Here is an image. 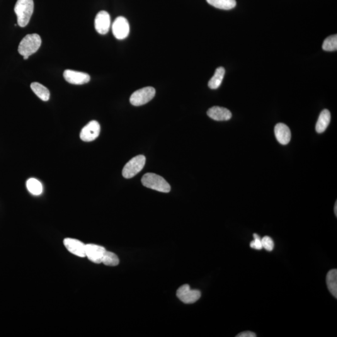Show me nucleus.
<instances>
[{
	"label": "nucleus",
	"instance_id": "obj_1",
	"mask_svg": "<svg viewBox=\"0 0 337 337\" xmlns=\"http://www.w3.org/2000/svg\"><path fill=\"white\" fill-rule=\"evenodd\" d=\"M17 22L20 27H25L30 22L34 11L33 0H17L14 8Z\"/></svg>",
	"mask_w": 337,
	"mask_h": 337
},
{
	"label": "nucleus",
	"instance_id": "obj_2",
	"mask_svg": "<svg viewBox=\"0 0 337 337\" xmlns=\"http://www.w3.org/2000/svg\"><path fill=\"white\" fill-rule=\"evenodd\" d=\"M142 185L159 192L167 193L171 191V186L162 178L154 173H146L142 176Z\"/></svg>",
	"mask_w": 337,
	"mask_h": 337
},
{
	"label": "nucleus",
	"instance_id": "obj_3",
	"mask_svg": "<svg viewBox=\"0 0 337 337\" xmlns=\"http://www.w3.org/2000/svg\"><path fill=\"white\" fill-rule=\"evenodd\" d=\"M41 45L40 36L36 33L30 34L25 36L19 43L18 52L23 57L24 56L30 57L37 52Z\"/></svg>",
	"mask_w": 337,
	"mask_h": 337
},
{
	"label": "nucleus",
	"instance_id": "obj_4",
	"mask_svg": "<svg viewBox=\"0 0 337 337\" xmlns=\"http://www.w3.org/2000/svg\"><path fill=\"white\" fill-rule=\"evenodd\" d=\"M145 163V157L143 155L133 157L124 167L123 176L126 179H130L136 175L142 170Z\"/></svg>",
	"mask_w": 337,
	"mask_h": 337
},
{
	"label": "nucleus",
	"instance_id": "obj_5",
	"mask_svg": "<svg viewBox=\"0 0 337 337\" xmlns=\"http://www.w3.org/2000/svg\"><path fill=\"white\" fill-rule=\"evenodd\" d=\"M156 90L152 87H145L133 93L130 98V103L133 106H140L149 103L154 98Z\"/></svg>",
	"mask_w": 337,
	"mask_h": 337
},
{
	"label": "nucleus",
	"instance_id": "obj_6",
	"mask_svg": "<svg viewBox=\"0 0 337 337\" xmlns=\"http://www.w3.org/2000/svg\"><path fill=\"white\" fill-rule=\"evenodd\" d=\"M177 297L186 304H192L200 300L201 292L198 290L191 289L188 284L183 285L177 291Z\"/></svg>",
	"mask_w": 337,
	"mask_h": 337
},
{
	"label": "nucleus",
	"instance_id": "obj_7",
	"mask_svg": "<svg viewBox=\"0 0 337 337\" xmlns=\"http://www.w3.org/2000/svg\"><path fill=\"white\" fill-rule=\"evenodd\" d=\"M114 36L118 40H124L129 35L130 28L127 19L123 16H119L114 21L112 25Z\"/></svg>",
	"mask_w": 337,
	"mask_h": 337
},
{
	"label": "nucleus",
	"instance_id": "obj_8",
	"mask_svg": "<svg viewBox=\"0 0 337 337\" xmlns=\"http://www.w3.org/2000/svg\"><path fill=\"white\" fill-rule=\"evenodd\" d=\"M100 125L98 121H91L82 128L80 133V138L84 142H91L99 136Z\"/></svg>",
	"mask_w": 337,
	"mask_h": 337
},
{
	"label": "nucleus",
	"instance_id": "obj_9",
	"mask_svg": "<svg viewBox=\"0 0 337 337\" xmlns=\"http://www.w3.org/2000/svg\"><path fill=\"white\" fill-rule=\"evenodd\" d=\"M63 76L67 82L76 85L88 83L91 79L90 76L85 72L70 69L65 70Z\"/></svg>",
	"mask_w": 337,
	"mask_h": 337
},
{
	"label": "nucleus",
	"instance_id": "obj_10",
	"mask_svg": "<svg viewBox=\"0 0 337 337\" xmlns=\"http://www.w3.org/2000/svg\"><path fill=\"white\" fill-rule=\"evenodd\" d=\"M111 18L110 14L106 11H99L94 21V26L97 31L101 35H106L110 30Z\"/></svg>",
	"mask_w": 337,
	"mask_h": 337
},
{
	"label": "nucleus",
	"instance_id": "obj_11",
	"mask_svg": "<svg viewBox=\"0 0 337 337\" xmlns=\"http://www.w3.org/2000/svg\"><path fill=\"white\" fill-rule=\"evenodd\" d=\"M65 247L71 254L79 258L86 257V244L82 243L79 240L66 238L63 241Z\"/></svg>",
	"mask_w": 337,
	"mask_h": 337
},
{
	"label": "nucleus",
	"instance_id": "obj_12",
	"mask_svg": "<svg viewBox=\"0 0 337 337\" xmlns=\"http://www.w3.org/2000/svg\"><path fill=\"white\" fill-rule=\"evenodd\" d=\"M106 250L99 245L86 244V257L89 260L95 264H101Z\"/></svg>",
	"mask_w": 337,
	"mask_h": 337
},
{
	"label": "nucleus",
	"instance_id": "obj_13",
	"mask_svg": "<svg viewBox=\"0 0 337 337\" xmlns=\"http://www.w3.org/2000/svg\"><path fill=\"white\" fill-rule=\"evenodd\" d=\"M274 133L276 139L280 144L287 145L291 140V132L285 124L278 123L275 126Z\"/></svg>",
	"mask_w": 337,
	"mask_h": 337
},
{
	"label": "nucleus",
	"instance_id": "obj_14",
	"mask_svg": "<svg viewBox=\"0 0 337 337\" xmlns=\"http://www.w3.org/2000/svg\"><path fill=\"white\" fill-rule=\"evenodd\" d=\"M207 114L208 117L218 121H228L232 118V113L229 110L219 106L210 108Z\"/></svg>",
	"mask_w": 337,
	"mask_h": 337
},
{
	"label": "nucleus",
	"instance_id": "obj_15",
	"mask_svg": "<svg viewBox=\"0 0 337 337\" xmlns=\"http://www.w3.org/2000/svg\"><path fill=\"white\" fill-rule=\"evenodd\" d=\"M331 120V113L328 110H324L322 111L320 115L318 121H317L315 130L319 134L326 132L327 128H328Z\"/></svg>",
	"mask_w": 337,
	"mask_h": 337
},
{
	"label": "nucleus",
	"instance_id": "obj_16",
	"mask_svg": "<svg viewBox=\"0 0 337 337\" xmlns=\"http://www.w3.org/2000/svg\"><path fill=\"white\" fill-rule=\"evenodd\" d=\"M327 284L329 290L335 298H337V270L332 269L327 275Z\"/></svg>",
	"mask_w": 337,
	"mask_h": 337
},
{
	"label": "nucleus",
	"instance_id": "obj_17",
	"mask_svg": "<svg viewBox=\"0 0 337 337\" xmlns=\"http://www.w3.org/2000/svg\"><path fill=\"white\" fill-rule=\"evenodd\" d=\"M31 88L36 96L41 100L48 101L50 99V93L47 88L39 83V82H32L31 84Z\"/></svg>",
	"mask_w": 337,
	"mask_h": 337
},
{
	"label": "nucleus",
	"instance_id": "obj_18",
	"mask_svg": "<svg viewBox=\"0 0 337 337\" xmlns=\"http://www.w3.org/2000/svg\"><path fill=\"white\" fill-rule=\"evenodd\" d=\"M225 72V69L223 67H218L215 70L214 76L208 81V86L210 89H215L219 88L224 79Z\"/></svg>",
	"mask_w": 337,
	"mask_h": 337
},
{
	"label": "nucleus",
	"instance_id": "obj_19",
	"mask_svg": "<svg viewBox=\"0 0 337 337\" xmlns=\"http://www.w3.org/2000/svg\"><path fill=\"white\" fill-rule=\"evenodd\" d=\"M207 3L215 8L229 10L236 6V0H206Z\"/></svg>",
	"mask_w": 337,
	"mask_h": 337
},
{
	"label": "nucleus",
	"instance_id": "obj_20",
	"mask_svg": "<svg viewBox=\"0 0 337 337\" xmlns=\"http://www.w3.org/2000/svg\"><path fill=\"white\" fill-rule=\"evenodd\" d=\"M26 188L31 195L35 196L41 195L43 191L42 184L35 178L29 179L26 181Z\"/></svg>",
	"mask_w": 337,
	"mask_h": 337
},
{
	"label": "nucleus",
	"instance_id": "obj_21",
	"mask_svg": "<svg viewBox=\"0 0 337 337\" xmlns=\"http://www.w3.org/2000/svg\"><path fill=\"white\" fill-rule=\"evenodd\" d=\"M102 263L106 266H117L120 264V259L113 252L106 251L104 254Z\"/></svg>",
	"mask_w": 337,
	"mask_h": 337
},
{
	"label": "nucleus",
	"instance_id": "obj_22",
	"mask_svg": "<svg viewBox=\"0 0 337 337\" xmlns=\"http://www.w3.org/2000/svg\"><path fill=\"white\" fill-rule=\"evenodd\" d=\"M322 48L326 52H334L337 50V35L329 36L324 41Z\"/></svg>",
	"mask_w": 337,
	"mask_h": 337
},
{
	"label": "nucleus",
	"instance_id": "obj_23",
	"mask_svg": "<svg viewBox=\"0 0 337 337\" xmlns=\"http://www.w3.org/2000/svg\"><path fill=\"white\" fill-rule=\"evenodd\" d=\"M262 244L263 247L268 251H272L274 248V242H273L272 239L269 236L264 237L261 239Z\"/></svg>",
	"mask_w": 337,
	"mask_h": 337
},
{
	"label": "nucleus",
	"instance_id": "obj_24",
	"mask_svg": "<svg viewBox=\"0 0 337 337\" xmlns=\"http://www.w3.org/2000/svg\"><path fill=\"white\" fill-rule=\"evenodd\" d=\"M254 241H252L250 244V246L251 248L256 250H261L263 249V244L260 236L258 234H254Z\"/></svg>",
	"mask_w": 337,
	"mask_h": 337
},
{
	"label": "nucleus",
	"instance_id": "obj_25",
	"mask_svg": "<svg viewBox=\"0 0 337 337\" xmlns=\"http://www.w3.org/2000/svg\"><path fill=\"white\" fill-rule=\"evenodd\" d=\"M237 337H257L256 334L254 333V332L251 331H246L242 332L237 335Z\"/></svg>",
	"mask_w": 337,
	"mask_h": 337
},
{
	"label": "nucleus",
	"instance_id": "obj_26",
	"mask_svg": "<svg viewBox=\"0 0 337 337\" xmlns=\"http://www.w3.org/2000/svg\"><path fill=\"white\" fill-rule=\"evenodd\" d=\"M334 212L335 214H336V216H337V201H336V204H335V207H334Z\"/></svg>",
	"mask_w": 337,
	"mask_h": 337
},
{
	"label": "nucleus",
	"instance_id": "obj_27",
	"mask_svg": "<svg viewBox=\"0 0 337 337\" xmlns=\"http://www.w3.org/2000/svg\"><path fill=\"white\" fill-rule=\"evenodd\" d=\"M29 58L28 56H24L23 57V59L24 60H28Z\"/></svg>",
	"mask_w": 337,
	"mask_h": 337
}]
</instances>
